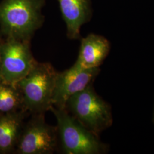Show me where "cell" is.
<instances>
[{
  "mask_svg": "<svg viewBox=\"0 0 154 154\" xmlns=\"http://www.w3.org/2000/svg\"><path fill=\"white\" fill-rule=\"evenodd\" d=\"M45 0H3L0 3V34L4 38L30 41L44 23Z\"/></svg>",
  "mask_w": 154,
  "mask_h": 154,
  "instance_id": "6da1fadb",
  "label": "cell"
},
{
  "mask_svg": "<svg viewBox=\"0 0 154 154\" xmlns=\"http://www.w3.org/2000/svg\"><path fill=\"white\" fill-rule=\"evenodd\" d=\"M49 111L55 116L58 142L65 154H102L108 151L109 146L96 135L70 115L65 109L51 106Z\"/></svg>",
  "mask_w": 154,
  "mask_h": 154,
  "instance_id": "7a4b0ae2",
  "label": "cell"
},
{
  "mask_svg": "<svg viewBox=\"0 0 154 154\" xmlns=\"http://www.w3.org/2000/svg\"><path fill=\"white\" fill-rule=\"evenodd\" d=\"M57 73L50 63L37 62L28 74L17 83L22 94L24 110L32 114L49 111Z\"/></svg>",
  "mask_w": 154,
  "mask_h": 154,
  "instance_id": "3957f363",
  "label": "cell"
},
{
  "mask_svg": "<svg viewBox=\"0 0 154 154\" xmlns=\"http://www.w3.org/2000/svg\"><path fill=\"white\" fill-rule=\"evenodd\" d=\"M65 109L98 136L112 124L110 105L97 94L92 84L68 99Z\"/></svg>",
  "mask_w": 154,
  "mask_h": 154,
  "instance_id": "277c9868",
  "label": "cell"
},
{
  "mask_svg": "<svg viewBox=\"0 0 154 154\" xmlns=\"http://www.w3.org/2000/svg\"><path fill=\"white\" fill-rule=\"evenodd\" d=\"M0 61L3 81L13 85L25 77L37 63L29 41L9 38L0 39Z\"/></svg>",
  "mask_w": 154,
  "mask_h": 154,
  "instance_id": "5b68a950",
  "label": "cell"
},
{
  "mask_svg": "<svg viewBox=\"0 0 154 154\" xmlns=\"http://www.w3.org/2000/svg\"><path fill=\"white\" fill-rule=\"evenodd\" d=\"M58 143L56 126L48 124L44 114H33L25 125L16 146L19 154H52Z\"/></svg>",
  "mask_w": 154,
  "mask_h": 154,
  "instance_id": "8992f818",
  "label": "cell"
},
{
  "mask_svg": "<svg viewBox=\"0 0 154 154\" xmlns=\"http://www.w3.org/2000/svg\"><path fill=\"white\" fill-rule=\"evenodd\" d=\"M99 72V67L83 69L74 64L66 70L57 72L52 106L57 109H65L67 100L92 84Z\"/></svg>",
  "mask_w": 154,
  "mask_h": 154,
  "instance_id": "52a82bcc",
  "label": "cell"
},
{
  "mask_svg": "<svg viewBox=\"0 0 154 154\" xmlns=\"http://www.w3.org/2000/svg\"><path fill=\"white\" fill-rule=\"evenodd\" d=\"M109 41L105 37L90 34L81 40L78 57L75 65L83 69L99 67L108 55Z\"/></svg>",
  "mask_w": 154,
  "mask_h": 154,
  "instance_id": "ba28073f",
  "label": "cell"
},
{
  "mask_svg": "<svg viewBox=\"0 0 154 154\" xmlns=\"http://www.w3.org/2000/svg\"><path fill=\"white\" fill-rule=\"evenodd\" d=\"M62 18L66 23L69 38L80 37L81 26L90 16V0H58Z\"/></svg>",
  "mask_w": 154,
  "mask_h": 154,
  "instance_id": "9c48e42d",
  "label": "cell"
},
{
  "mask_svg": "<svg viewBox=\"0 0 154 154\" xmlns=\"http://www.w3.org/2000/svg\"><path fill=\"white\" fill-rule=\"evenodd\" d=\"M28 112L21 110L0 115V152L7 153L16 148Z\"/></svg>",
  "mask_w": 154,
  "mask_h": 154,
  "instance_id": "30bf717a",
  "label": "cell"
},
{
  "mask_svg": "<svg viewBox=\"0 0 154 154\" xmlns=\"http://www.w3.org/2000/svg\"><path fill=\"white\" fill-rule=\"evenodd\" d=\"M18 109L25 110L20 89L16 85L0 82V112L10 113Z\"/></svg>",
  "mask_w": 154,
  "mask_h": 154,
  "instance_id": "8fae6325",
  "label": "cell"
},
{
  "mask_svg": "<svg viewBox=\"0 0 154 154\" xmlns=\"http://www.w3.org/2000/svg\"><path fill=\"white\" fill-rule=\"evenodd\" d=\"M1 81H3V80H2V78L1 74V61H0V82H1Z\"/></svg>",
  "mask_w": 154,
  "mask_h": 154,
  "instance_id": "7c38bea8",
  "label": "cell"
}]
</instances>
